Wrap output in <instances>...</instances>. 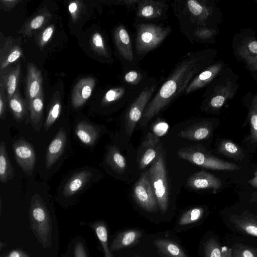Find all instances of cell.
Masks as SVG:
<instances>
[{
  "label": "cell",
  "instance_id": "18",
  "mask_svg": "<svg viewBox=\"0 0 257 257\" xmlns=\"http://www.w3.org/2000/svg\"><path fill=\"white\" fill-rule=\"evenodd\" d=\"M51 19L50 12L43 8L23 24L19 33L25 37L30 38L37 30L43 28Z\"/></svg>",
  "mask_w": 257,
  "mask_h": 257
},
{
  "label": "cell",
  "instance_id": "9",
  "mask_svg": "<svg viewBox=\"0 0 257 257\" xmlns=\"http://www.w3.org/2000/svg\"><path fill=\"white\" fill-rule=\"evenodd\" d=\"M169 7L166 1L140 0L135 9V22L161 23L167 19Z\"/></svg>",
  "mask_w": 257,
  "mask_h": 257
},
{
  "label": "cell",
  "instance_id": "3",
  "mask_svg": "<svg viewBox=\"0 0 257 257\" xmlns=\"http://www.w3.org/2000/svg\"><path fill=\"white\" fill-rule=\"evenodd\" d=\"M239 86L238 75L227 66L206 86L201 109L208 112L220 110L235 96Z\"/></svg>",
  "mask_w": 257,
  "mask_h": 257
},
{
  "label": "cell",
  "instance_id": "31",
  "mask_svg": "<svg viewBox=\"0 0 257 257\" xmlns=\"http://www.w3.org/2000/svg\"><path fill=\"white\" fill-rule=\"evenodd\" d=\"M28 106L33 126L36 130H38V127H41L42 124L44 106V92L31 100Z\"/></svg>",
  "mask_w": 257,
  "mask_h": 257
},
{
  "label": "cell",
  "instance_id": "8",
  "mask_svg": "<svg viewBox=\"0 0 257 257\" xmlns=\"http://www.w3.org/2000/svg\"><path fill=\"white\" fill-rule=\"evenodd\" d=\"M149 172L158 207L162 213H165L169 205L168 187L164 161L161 154L156 157Z\"/></svg>",
  "mask_w": 257,
  "mask_h": 257
},
{
  "label": "cell",
  "instance_id": "45",
  "mask_svg": "<svg viewBox=\"0 0 257 257\" xmlns=\"http://www.w3.org/2000/svg\"><path fill=\"white\" fill-rule=\"evenodd\" d=\"M233 257H257V251L242 245H235L233 250Z\"/></svg>",
  "mask_w": 257,
  "mask_h": 257
},
{
  "label": "cell",
  "instance_id": "17",
  "mask_svg": "<svg viewBox=\"0 0 257 257\" xmlns=\"http://www.w3.org/2000/svg\"><path fill=\"white\" fill-rule=\"evenodd\" d=\"M21 74V65L18 63L15 66H9L1 71L0 83L6 90L8 101L19 90L18 85Z\"/></svg>",
  "mask_w": 257,
  "mask_h": 257
},
{
  "label": "cell",
  "instance_id": "32",
  "mask_svg": "<svg viewBox=\"0 0 257 257\" xmlns=\"http://www.w3.org/2000/svg\"><path fill=\"white\" fill-rule=\"evenodd\" d=\"M89 225L95 233L104 257H114L108 244V228L106 223L102 220H97Z\"/></svg>",
  "mask_w": 257,
  "mask_h": 257
},
{
  "label": "cell",
  "instance_id": "5",
  "mask_svg": "<svg viewBox=\"0 0 257 257\" xmlns=\"http://www.w3.org/2000/svg\"><path fill=\"white\" fill-rule=\"evenodd\" d=\"M159 86L157 79L149 76L139 94L130 102L124 112L125 128L127 135H132Z\"/></svg>",
  "mask_w": 257,
  "mask_h": 257
},
{
  "label": "cell",
  "instance_id": "36",
  "mask_svg": "<svg viewBox=\"0 0 257 257\" xmlns=\"http://www.w3.org/2000/svg\"><path fill=\"white\" fill-rule=\"evenodd\" d=\"M91 47L98 56L111 61L112 58L109 48L102 34L98 32L94 33L90 40Z\"/></svg>",
  "mask_w": 257,
  "mask_h": 257
},
{
  "label": "cell",
  "instance_id": "38",
  "mask_svg": "<svg viewBox=\"0 0 257 257\" xmlns=\"http://www.w3.org/2000/svg\"><path fill=\"white\" fill-rule=\"evenodd\" d=\"M61 107L60 93L57 91L54 93L50 103L49 112L45 124L46 131L49 130L59 118L61 113Z\"/></svg>",
  "mask_w": 257,
  "mask_h": 257
},
{
  "label": "cell",
  "instance_id": "7",
  "mask_svg": "<svg viewBox=\"0 0 257 257\" xmlns=\"http://www.w3.org/2000/svg\"><path fill=\"white\" fill-rule=\"evenodd\" d=\"M231 47L235 59L245 65L257 59V38L251 28H242L235 33Z\"/></svg>",
  "mask_w": 257,
  "mask_h": 257
},
{
  "label": "cell",
  "instance_id": "10",
  "mask_svg": "<svg viewBox=\"0 0 257 257\" xmlns=\"http://www.w3.org/2000/svg\"><path fill=\"white\" fill-rule=\"evenodd\" d=\"M113 39L115 50L124 69L137 66L139 62L133 47L131 36L125 25L119 24L115 27Z\"/></svg>",
  "mask_w": 257,
  "mask_h": 257
},
{
  "label": "cell",
  "instance_id": "41",
  "mask_svg": "<svg viewBox=\"0 0 257 257\" xmlns=\"http://www.w3.org/2000/svg\"><path fill=\"white\" fill-rule=\"evenodd\" d=\"M218 151L228 157L238 158L243 155L240 148L235 143L228 140H223L219 144Z\"/></svg>",
  "mask_w": 257,
  "mask_h": 257
},
{
  "label": "cell",
  "instance_id": "14",
  "mask_svg": "<svg viewBox=\"0 0 257 257\" xmlns=\"http://www.w3.org/2000/svg\"><path fill=\"white\" fill-rule=\"evenodd\" d=\"M13 149L16 161L28 175L34 170L36 163V154L32 145L24 139H19L13 144Z\"/></svg>",
  "mask_w": 257,
  "mask_h": 257
},
{
  "label": "cell",
  "instance_id": "11",
  "mask_svg": "<svg viewBox=\"0 0 257 257\" xmlns=\"http://www.w3.org/2000/svg\"><path fill=\"white\" fill-rule=\"evenodd\" d=\"M177 155L182 159L205 168L223 171L239 169L238 166L234 163L224 161L218 158L189 149H181L178 150Z\"/></svg>",
  "mask_w": 257,
  "mask_h": 257
},
{
  "label": "cell",
  "instance_id": "52",
  "mask_svg": "<svg viewBox=\"0 0 257 257\" xmlns=\"http://www.w3.org/2000/svg\"><path fill=\"white\" fill-rule=\"evenodd\" d=\"M221 251L223 257H233V250L228 247H221Z\"/></svg>",
  "mask_w": 257,
  "mask_h": 257
},
{
  "label": "cell",
  "instance_id": "44",
  "mask_svg": "<svg viewBox=\"0 0 257 257\" xmlns=\"http://www.w3.org/2000/svg\"><path fill=\"white\" fill-rule=\"evenodd\" d=\"M68 11L74 23H76L83 12L84 5L81 1H71L68 5Z\"/></svg>",
  "mask_w": 257,
  "mask_h": 257
},
{
  "label": "cell",
  "instance_id": "37",
  "mask_svg": "<svg viewBox=\"0 0 257 257\" xmlns=\"http://www.w3.org/2000/svg\"><path fill=\"white\" fill-rule=\"evenodd\" d=\"M234 225L242 232L257 237V220L247 217L233 215L230 218Z\"/></svg>",
  "mask_w": 257,
  "mask_h": 257
},
{
  "label": "cell",
  "instance_id": "48",
  "mask_svg": "<svg viewBox=\"0 0 257 257\" xmlns=\"http://www.w3.org/2000/svg\"><path fill=\"white\" fill-rule=\"evenodd\" d=\"M140 0H117L110 1L111 4L117 5L126 7L130 10H135Z\"/></svg>",
  "mask_w": 257,
  "mask_h": 257
},
{
  "label": "cell",
  "instance_id": "30",
  "mask_svg": "<svg viewBox=\"0 0 257 257\" xmlns=\"http://www.w3.org/2000/svg\"><path fill=\"white\" fill-rule=\"evenodd\" d=\"M155 246L167 257H187L180 246L173 240L161 238L154 241Z\"/></svg>",
  "mask_w": 257,
  "mask_h": 257
},
{
  "label": "cell",
  "instance_id": "2",
  "mask_svg": "<svg viewBox=\"0 0 257 257\" xmlns=\"http://www.w3.org/2000/svg\"><path fill=\"white\" fill-rule=\"evenodd\" d=\"M216 0H176L171 3L180 30L187 37L201 27H215L223 21Z\"/></svg>",
  "mask_w": 257,
  "mask_h": 257
},
{
  "label": "cell",
  "instance_id": "42",
  "mask_svg": "<svg viewBox=\"0 0 257 257\" xmlns=\"http://www.w3.org/2000/svg\"><path fill=\"white\" fill-rule=\"evenodd\" d=\"M204 257H223L221 247L217 241L213 238L207 240L204 245Z\"/></svg>",
  "mask_w": 257,
  "mask_h": 257
},
{
  "label": "cell",
  "instance_id": "22",
  "mask_svg": "<svg viewBox=\"0 0 257 257\" xmlns=\"http://www.w3.org/2000/svg\"><path fill=\"white\" fill-rule=\"evenodd\" d=\"M242 101L247 107L250 124V135L248 139L252 143H257V92H247L242 98Z\"/></svg>",
  "mask_w": 257,
  "mask_h": 257
},
{
  "label": "cell",
  "instance_id": "21",
  "mask_svg": "<svg viewBox=\"0 0 257 257\" xmlns=\"http://www.w3.org/2000/svg\"><path fill=\"white\" fill-rule=\"evenodd\" d=\"M142 235V232L137 229L125 230L113 238L110 243L109 249L112 252L136 245L139 242Z\"/></svg>",
  "mask_w": 257,
  "mask_h": 257
},
{
  "label": "cell",
  "instance_id": "54",
  "mask_svg": "<svg viewBox=\"0 0 257 257\" xmlns=\"http://www.w3.org/2000/svg\"><path fill=\"white\" fill-rule=\"evenodd\" d=\"M251 200L253 202H257V192L252 194Z\"/></svg>",
  "mask_w": 257,
  "mask_h": 257
},
{
  "label": "cell",
  "instance_id": "33",
  "mask_svg": "<svg viewBox=\"0 0 257 257\" xmlns=\"http://www.w3.org/2000/svg\"><path fill=\"white\" fill-rule=\"evenodd\" d=\"M62 257H89L87 243L81 236L74 237Z\"/></svg>",
  "mask_w": 257,
  "mask_h": 257
},
{
  "label": "cell",
  "instance_id": "49",
  "mask_svg": "<svg viewBox=\"0 0 257 257\" xmlns=\"http://www.w3.org/2000/svg\"><path fill=\"white\" fill-rule=\"evenodd\" d=\"M20 1L19 0H0V7L6 11L14 9Z\"/></svg>",
  "mask_w": 257,
  "mask_h": 257
},
{
  "label": "cell",
  "instance_id": "19",
  "mask_svg": "<svg viewBox=\"0 0 257 257\" xmlns=\"http://www.w3.org/2000/svg\"><path fill=\"white\" fill-rule=\"evenodd\" d=\"M187 184L190 188L196 190L217 189L222 185L221 181L218 178L204 171L197 172L190 176L187 181Z\"/></svg>",
  "mask_w": 257,
  "mask_h": 257
},
{
  "label": "cell",
  "instance_id": "16",
  "mask_svg": "<svg viewBox=\"0 0 257 257\" xmlns=\"http://www.w3.org/2000/svg\"><path fill=\"white\" fill-rule=\"evenodd\" d=\"M95 83V80L92 77H86L80 79L76 83L71 95V103L74 108L81 107L89 98Z\"/></svg>",
  "mask_w": 257,
  "mask_h": 257
},
{
  "label": "cell",
  "instance_id": "40",
  "mask_svg": "<svg viewBox=\"0 0 257 257\" xmlns=\"http://www.w3.org/2000/svg\"><path fill=\"white\" fill-rule=\"evenodd\" d=\"M203 213L204 210L202 207L190 209L182 214L178 221V225L184 226L194 223L202 218Z\"/></svg>",
  "mask_w": 257,
  "mask_h": 257
},
{
  "label": "cell",
  "instance_id": "6",
  "mask_svg": "<svg viewBox=\"0 0 257 257\" xmlns=\"http://www.w3.org/2000/svg\"><path fill=\"white\" fill-rule=\"evenodd\" d=\"M30 225L37 239L47 247L52 242V221L44 202L38 195L32 198L29 212Z\"/></svg>",
  "mask_w": 257,
  "mask_h": 257
},
{
  "label": "cell",
  "instance_id": "1",
  "mask_svg": "<svg viewBox=\"0 0 257 257\" xmlns=\"http://www.w3.org/2000/svg\"><path fill=\"white\" fill-rule=\"evenodd\" d=\"M217 51L207 48L190 52L178 61L157 90L140 120L142 126L147 125L184 93L192 80L201 71L215 61Z\"/></svg>",
  "mask_w": 257,
  "mask_h": 257
},
{
  "label": "cell",
  "instance_id": "28",
  "mask_svg": "<svg viewBox=\"0 0 257 257\" xmlns=\"http://www.w3.org/2000/svg\"><path fill=\"white\" fill-rule=\"evenodd\" d=\"M75 134L84 144L91 146L97 139L99 131L97 127L86 121H80L76 125Z\"/></svg>",
  "mask_w": 257,
  "mask_h": 257
},
{
  "label": "cell",
  "instance_id": "26",
  "mask_svg": "<svg viewBox=\"0 0 257 257\" xmlns=\"http://www.w3.org/2000/svg\"><path fill=\"white\" fill-rule=\"evenodd\" d=\"M92 173L88 170H84L75 174L65 184L63 194L67 197L74 195L80 191L90 180Z\"/></svg>",
  "mask_w": 257,
  "mask_h": 257
},
{
  "label": "cell",
  "instance_id": "34",
  "mask_svg": "<svg viewBox=\"0 0 257 257\" xmlns=\"http://www.w3.org/2000/svg\"><path fill=\"white\" fill-rule=\"evenodd\" d=\"M14 176V170L8 155L6 145L2 141L0 144V180L6 183L12 180Z\"/></svg>",
  "mask_w": 257,
  "mask_h": 257
},
{
  "label": "cell",
  "instance_id": "57",
  "mask_svg": "<svg viewBox=\"0 0 257 257\" xmlns=\"http://www.w3.org/2000/svg\"><path fill=\"white\" fill-rule=\"evenodd\" d=\"M134 257H140V256H138V255H135V256H134Z\"/></svg>",
  "mask_w": 257,
  "mask_h": 257
},
{
  "label": "cell",
  "instance_id": "56",
  "mask_svg": "<svg viewBox=\"0 0 257 257\" xmlns=\"http://www.w3.org/2000/svg\"><path fill=\"white\" fill-rule=\"evenodd\" d=\"M161 257H167V256H166L165 255L163 254V255H161Z\"/></svg>",
  "mask_w": 257,
  "mask_h": 257
},
{
  "label": "cell",
  "instance_id": "51",
  "mask_svg": "<svg viewBox=\"0 0 257 257\" xmlns=\"http://www.w3.org/2000/svg\"><path fill=\"white\" fill-rule=\"evenodd\" d=\"M252 78L257 82V59L252 63L245 65Z\"/></svg>",
  "mask_w": 257,
  "mask_h": 257
},
{
  "label": "cell",
  "instance_id": "50",
  "mask_svg": "<svg viewBox=\"0 0 257 257\" xmlns=\"http://www.w3.org/2000/svg\"><path fill=\"white\" fill-rule=\"evenodd\" d=\"M1 257H31V256L21 249H15L4 254Z\"/></svg>",
  "mask_w": 257,
  "mask_h": 257
},
{
  "label": "cell",
  "instance_id": "4",
  "mask_svg": "<svg viewBox=\"0 0 257 257\" xmlns=\"http://www.w3.org/2000/svg\"><path fill=\"white\" fill-rule=\"evenodd\" d=\"M135 53L140 61L149 52L158 48L172 32L170 25L161 23H142L135 22Z\"/></svg>",
  "mask_w": 257,
  "mask_h": 257
},
{
  "label": "cell",
  "instance_id": "24",
  "mask_svg": "<svg viewBox=\"0 0 257 257\" xmlns=\"http://www.w3.org/2000/svg\"><path fill=\"white\" fill-rule=\"evenodd\" d=\"M149 76L147 72L140 67L124 69L120 76L121 84L133 86H143Z\"/></svg>",
  "mask_w": 257,
  "mask_h": 257
},
{
  "label": "cell",
  "instance_id": "39",
  "mask_svg": "<svg viewBox=\"0 0 257 257\" xmlns=\"http://www.w3.org/2000/svg\"><path fill=\"white\" fill-rule=\"evenodd\" d=\"M10 108L17 121H20L26 112V102L18 90L8 101Z\"/></svg>",
  "mask_w": 257,
  "mask_h": 257
},
{
  "label": "cell",
  "instance_id": "47",
  "mask_svg": "<svg viewBox=\"0 0 257 257\" xmlns=\"http://www.w3.org/2000/svg\"><path fill=\"white\" fill-rule=\"evenodd\" d=\"M169 128L168 124L165 121H159L155 123L153 127V134L158 137L164 135Z\"/></svg>",
  "mask_w": 257,
  "mask_h": 257
},
{
  "label": "cell",
  "instance_id": "46",
  "mask_svg": "<svg viewBox=\"0 0 257 257\" xmlns=\"http://www.w3.org/2000/svg\"><path fill=\"white\" fill-rule=\"evenodd\" d=\"M8 100L5 88L2 83H0V118H6V108Z\"/></svg>",
  "mask_w": 257,
  "mask_h": 257
},
{
  "label": "cell",
  "instance_id": "25",
  "mask_svg": "<svg viewBox=\"0 0 257 257\" xmlns=\"http://www.w3.org/2000/svg\"><path fill=\"white\" fill-rule=\"evenodd\" d=\"M159 142V137L153 133L148 134L142 144L144 150L139 162V166L141 170L144 169L156 159L157 153L155 147Z\"/></svg>",
  "mask_w": 257,
  "mask_h": 257
},
{
  "label": "cell",
  "instance_id": "35",
  "mask_svg": "<svg viewBox=\"0 0 257 257\" xmlns=\"http://www.w3.org/2000/svg\"><path fill=\"white\" fill-rule=\"evenodd\" d=\"M106 161L111 168L118 173L122 174L126 169V160L115 146L109 149L106 156Z\"/></svg>",
  "mask_w": 257,
  "mask_h": 257
},
{
  "label": "cell",
  "instance_id": "23",
  "mask_svg": "<svg viewBox=\"0 0 257 257\" xmlns=\"http://www.w3.org/2000/svg\"><path fill=\"white\" fill-rule=\"evenodd\" d=\"M22 50L19 45L13 44L12 39H8L5 43L0 51V68L2 71L22 57Z\"/></svg>",
  "mask_w": 257,
  "mask_h": 257
},
{
  "label": "cell",
  "instance_id": "55",
  "mask_svg": "<svg viewBox=\"0 0 257 257\" xmlns=\"http://www.w3.org/2000/svg\"><path fill=\"white\" fill-rule=\"evenodd\" d=\"M5 245H6V244L1 241L0 243L1 249H2L3 248V246L4 247V246H5Z\"/></svg>",
  "mask_w": 257,
  "mask_h": 257
},
{
  "label": "cell",
  "instance_id": "29",
  "mask_svg": "<svg viewBox=\"0 0 257 257\" xmlns=\"http://www.w3.org/2000/svg\"><path fill=\"white\" fill-rule=\"evenodd\" d=\"M219 33L218 27H201L193 31L187 38L191 42L213 44Z\"/></svg>",
  "mask_w": 257,
  "mask_h": 257
},
{
  "label": "cell",
  "instance_id": "20",
  "mask_svg": "<svg viewBox=\"0 0 257 257\" xmlns=\"http://www.w3.org/2000/svg\"><path fill=\"white\" fill-rule=\"evenodd\" d=\"M66 139V132L61 127L48 148L46 155L47 169L51 168L61 157L65 148Z\"/></svg>",
  "mask_w": 257,
  "mask_h": 257
},
{
  "label": "cell",
  "instance_id": "43",
  "mask_svg": "<svg viewBox=\"0 0 257 257\" xmlns=\"http://www.w3.org/2000/svg\"><path fill=\"white\" fill-rule=\"evenodd\" d=\"M55 26L49 25L44 28L39 33L37 37V45L40 49H43L53 37L54 33Z\"/></svg>",
  "mask_w": 257,
  "mask_h": 257
},
{
  "label": "cell",
  "instance_id": "15",
  "mask_svg": "<svg viewBox=\"0 0 257 257\" xmlns=\"http://www.w3.org/2000/svg\"><path fill=\"white\" fill-rule=\"evenodd\" d=\"M43 77L41 71L33 63L27 65L26 95L27 104L33 99L43 93Z\"/></svg>",
  "mask_w": 257,
  "mask_h": 257
},
{
  "label": "cell",
  "instance_id": "27",
  "mask_svg": "<svg viewBox=\"0 0 257 257\" xmlns=\"http://www.w3.org/2000/svg\"><path fill=\"white\" fill-rule=\"evenodd\" d=\"M208 124L204 122L194 123L181 131L178 136L189 140L199 141L209 137L211 130Z\"/></svg>",
  "mask_w": 257,
  "mask_h": 257
},
{
  "label": "cell",
  "instance_id": "13",
  "mask_svg": "<svg viewBox=\"0 0 257 257\" xmlns=\"http://www.w3.org/2000/svg\"><path fill=\"white\" fill-rule=\"evenodd\" d=\"M226 66L227 65L223 60L215 61L201 71L192 80L184 94L188 95L206 87Z\"/></svg>",
  "mask_w": 257,
  "mask_h": 257
},
{
  "label": "cell",
  "instance_id": "53",
  "mask_svg": "<svg viewBox=\"0 0 257 257\" xmlns=\"http://www.w3.org/2000/svg\"><path fill=\"white\" fill-rule=\"evenodd\" d=\"M248 183L252 187L257 188V168L254 172V177L248 181Z\"/></svg>",
  "mask_w": 257,
  "mask_h": 257
},
{
  "label": "cell",
  "instance_id": "12",
  "mask_svg": "<svg viewBox=\"0 0 257 257\" xmlns=\"http://www.w3.org/2000/svg\"><path fill=\"white\" fill-rule=\"evenodd\" d=\"M133 196L139 206L145 210L155 212L158 210V203L151 183L149 171L144 173L136 183Z\"/></svg>",
  "mask_w": 257,
  "mask_h": 257
}]
</instances>
